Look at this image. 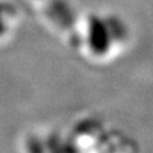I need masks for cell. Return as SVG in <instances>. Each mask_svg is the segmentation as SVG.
I'll return each mask as SVG.
<instances>
[]
</instances>
